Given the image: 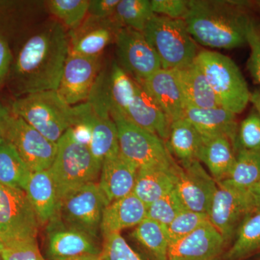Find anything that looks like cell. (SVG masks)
<instances>
[{
    "label": "cell",
    "mask_w": 260,
    "mask_h": 260,
    "mask_svg": "<svg viewBox=\"0 0 260 260\" xmlns=\"http://www.w3.org/2000/svg\"><path fill=\"white\" fill-rule=\"evenodd\" d=\"M68 55V32L59 21L48 23L32 35L13 66V83L19 95L57 90Z\"/></svg>",
    "instance_id": "6da1fadb"
},
{
    "label": "cell",
    "mask_w": 260,
    "mask_h": 260,
    "mask_svg": "<svg viewBox=\"0 0 260 260\" xmlns=\"http://www.w3.org/2000/svg\"><path fill=\"white\" fill-rule=\"evenodd\" d=\"M248 6L243 1L191 0L184 20L194 42L213 49H234L246 44Z\"/></svg>",
    "instance_id": "7a4b0ae2"
},
{
    "label": "cell",
    "mask_w": 260,
    "mask_h": 260,
    "mask_svg": "<svg viewBox=\"0 0 260 260\" xmlns=\"http://www.w3.org/2000/svg\"><path fill=\"white\" fill-rule=\"evenodd\" d=\"M11 113L22 118L47 139L57 143L74 121V108L56 90H45L18 98Z\"/></svg>",
    "instance_id": "3957f363"
},
{
    "label": "cell",
    "mask_w": 260,
    "mask_h": 260,
    "mask_svg": "<svg viewBox=\"0 0 260 260\" xmlns=\"http://www.w3.org/2000/svg\"><path fill=\"white\" fill-rule=\"evenodd\" d=\"M56 143V158L49 170L59 202L78 188L95 182L102 165L88 146L78 144L73 140L70 128Z\"/></svg>",
    "instance_id": "277c9868"
},
{
    "label": "cell",
    "mask_w": 260,
    "mask_h": 260,
    "mask_svg": "<svg viewBox=\"0 0 260 260\" xmlns=\"http://www.w3.org/2000/svg\"><path fill=\"white\" fill-rule=\"evenodd\" d=\"M162 69L177 70L196 60L198 47L184 20L154 15L143 30Z\"/></svg>",
    "instance_id": "5b68a950"
},
{
    "label": "cell",
    "mask_w": 260,
    "mask_h": 260,
    "mask_svg": "<svg viewBox=\"0 0 260 260\" xmlns=\"http://www.w3.org/2000/svg\"><path fill=\"white\" fill-rule=\"evenodd\" d=\"M196 61L208 80L220 107L241 114L250 102L251 92L239 67L217 51H200Z\"/></svg>",
    "instance_id": "8992f818"
},
{
    "label": "cell",
    "mask_w": 260,
    "mask_h": 260,
    "mask_svg": "<svg viewBox=\"0 0 260 260\" xmlns=\"http://www.w3.org/2000/svg\"><path fill=\"white\" fill-rule=\"evenodd\" d=\"M117 128L119 150L138 169L150 166H174L167 143L119 114H111Z\"/></svg>",
    "instance_id": "52a82bcc"
},
{
    "label": "cell",
    "mask_w": 260,
    "mask_h": 260,
    "mask_svg": "<svg viewBox=\"0 0 260 260\" xmlns=\"http://www.w3.org/2000/svg\"><path fill=\"white\" fill-rule=\"evenodd\" d=\"M39 224L26 193L0 184V239L5 247L35 242Z\"/></svg>",
    "instance_id": "ba28073f"
},
{
    "label": "cell",
    "mask_w": 260,
    "mask_h": 260,
    "mask_svg": "<svg viewBox=\"0 0 260 260\" xmlns=\"http://www.w3.org/2000/svg\"><path fill=\"white\" fill-rule=\"evenodd\" d=\"M135 90L136 80L114 61L99 72L87 102L99 115L125 116Z\"/></svg>",
    "instance_id": "9c48e42d"
},
{
    "label": "cell",
    "mask_w": 260,
    "mask_h": 260,
    "mask_svg": "<svg viewBox=\"0 0 260 260\" xmlns=\"http://www.w3.org/2000/svg\"><path fill=\"white\" fill-rule=\"evenodd\" d=\"M107 205L99 184L89 183L63 198L56 215L69 226L98 239L103 213Z\"/></svg>",
    "instance_id": "30bf717a"
},
{
    "label": "cell",
    "mask_w": 260,
    "mask_h": 260,
    "mask_svg": "<svg viewBox=\"0 0 260 260\" xmlns=\"http://www.w3.org/2000/svg\"><path fill=\"white\" fill-rule=\"evenodd\" d=\"M5 140L14 146L32 173L49 170L56 158L57 143L10 112L5 121Z\"/></svg>",
    "instance_id": "8fae6325"
},
{
    "label": "cell",
    "mask_w": 260,
    "mask_h": 260,
    "mask_svg": "<svg viewBox=\"0 0 260 260\" xmlns=\"http://www.w3.org/2000/svg\"><path fill=\"white\" fill-rule=\"evenodd\" d=\"M256 211L250 191L240 190L221 181L218 183L208 212V220L229 244L243 220Z\"/></svg>",
    "instance_id": "7c38bea8"
},
{
    "label": "cell",
    "mask_w": 260,
    "mask_h": 260,
    "mask_svg": "<svg viewBox=\"0 0 260 260\" xmlns=\"http://www.w3.org/2000/svg\"><path fill=\"white\" fill-rule=\"evenodd\" d=\"M116 53L119 66L138 81L146 79L161 69L156 51L143 32L130 28H121L115 37Z\"/></svg>",
    "instance_id": "4fadbf2b"
},
{
    "label": "cell",
    "mask_w": 260,
    "mask_h": 260,
    "mask_svg": "<svg viewBox=\"0 0 260 260\" xmlns=\"http://www.w3.org/2000/svg\"><path fill=\"white\" fill-rule=\"evenodd\" d=\"M101 66L100 56L69 54L56 91L72 107L86 102Z\"/></svg>",
    "instance_id": "5bb4252c"
},
{
    "label": "cell",
    "mask_w": 260,
    "mask_h": 260,
    "mask_svg": "<svg viewBox=\"0 0 260 260\" xmlns=\"http://www.w3.org/2000/svg\"><path fill=\"white\" fill-rule=\"evenodd\" d=\"M46 230L47 254L51 260H70L85 255H100L97 239L65 224L55 215Z\"/></svg>",
    "instance_id": "9a60e30c"
},
{
    "label": "cell",
    "mask_w": 260,
    "mask_h": 260,
    "mask_svg": "<svg viewBox=\"0 0 260 260\" xmlns=\"http://www.w3.org/2000/svg\"><path fill=\"white\" fill-rule=\"evenodd\" d=\"M218 184L199 160L181 165L176 192L186 209L208 215Z\"/></svg>",
    "instance_id": "2e32d148"
},
{
    "label": "cell",
    "mask_w": 260,
    "mask_h": 260,
    "mask_svg": "<svg viewBox=\"0 0 260 260\" xmlns=\"http://www.w3.org/2000/svg\"><path fill=\"white\" fill-rule=\"evenodd\" d=\"M227 245L223 236L208 221L170 244L168 260H218Z\"/></svg>",
    "instance_id": "e0dca14e"
},
{
    "label": "cell",
    "mask_w": 260,
    "mask_h": 260,
    "mask_svg": "<svg viewBox=\"0 0 260 260\" xmlns=\"http://www.w3.org/2000/svg\"><path fill=\"white\" fill-rule=\"evenodd\" d=\"M121 28L113 20L88 15L79 27L68 32L69 54L84 56H100L103 51L115 40Z\"/></svg>",
    "instance_id": "ac0fdd59"
},
{
    "label": "cell",
    "mask_w": 260,
    "mask_h": 260,
    "mask_svg": "<svg viewBox=\"0 0 260 260\" xmlns=\"http://www.w3.org/2000/svg\"><path fill=\"white\" fill-rule=\"evenodd\" d=\"M138 82L153 98L172 122L184 117L186 104L175 70L161 68L146 79Z\"/></svg>",
    "instance_id": "d6986e66"
},
{
    "label": "cell",
    "mask_w": 260,
    "mask_h": 260,
    "mask_svg": "<svg viewBox=\"0 0 260 260\" xmlns=\"http://www.w3.org/2000/svg\"><path fill=\"white\" fill-rule=\"evenodd\" d=\"M138 168L126 159L120 150L104 158L99 185L108 205L133 192Z\"/></svg>",
    "instance_id": "ffe728a7"
},
{
    "label": "cell",
    "mask_w": 260,
    "mask_h": 260,
    "mask_svg": "<svg viewBox=\"0 0 260 260\" xmlns=\"http://www.w3.org/2000/svg\"><path fill=\"white\" fill-rule=\"evenodd\" d=\"M124 117L137 126L158 135L167 143L172 121L143 85L137 80L135 96Z\"/></svg>",
    "instance_id": "44dd1931"
},
{
    "label": "cell",
    "mask_w": 260,
    "mask_h": 260,
    "mask_svg": "<svg viewBox=\"0 0 260 260\" xmlns=\"http://www.w3.org/2000/svg\"><path fill=\"white\" fill-rule=\"evenodd\" d=\"M184 119L189 121L203 137H226L237 152L239 124L237 114L221 107L199 109L186 107Z\"/></svg>",
    "instance_id": "7402d4cb"
},
{
    "label": "cell",
    "mask_w": 260,
    "mask_h": 260,
    "mask_svg": "<svg viewBox=\"0 0 260 260\" xmlns=\"http://www.w3.org/2000/svg\"><path fill=\"white\" fill-rule=\"evenodd\" d=\"M181 166H150L138 169L133 193L147 207L173 190Z\"/></svg>",
    "instance_id": "603a6c76"
},
{
    "label": "cell",
    "mask_w": 260,
    "mask_h": 260,
    "mask_svg": "<svg viewBox=\"0 0 260 260\" xmlns=\"http://www.w3.org/2000/svg\"><path fill=\"white\" fill-rule=\"evenodd\" d=\"M146 206L133 192L113 202L103 213L101 232L103 236L120 233L128 228L136 227L147 217Z\"/></svg>",
    "instance_id": "cb8c5ba5"
},
{
    "label": "cell",
    "mask_w": 260,
    "mask_h": 260,
    "mask_svg": "<svg viewBox=\"0 0 260 260\" xmlns=\"http://www.w3.org/2000/svg\"><path fill=\"white\" fill-rule=\"evenodd\" d=\"M203 137V136H202ZM232 141L225 136L203 137L198 160L209 169L217 184L229 177L237 155Z\"/></svg>",
    "instance_id": "d4e9b609"
},
{
    "label": "cell",
    "mask_w": 260,
    "mask_h": 260,
    "mask_svg": "<svg viewBox=\"0 0 260 260\" xmlns=\"http://www.w3.org/2000/svg\"><path fill=\"white\" fill-rule=\"evenodd\" d=\"M175 71L186 107L210 109L220 107L216 95L196 60Z\"/></svg>",
    "instance_id": "484cf974"
},
{
    "label": "cell",
    "mask_w": 260,
    "mask_h": 260,
    "mask_svg": "<svg viewBox=\"0 0 260 260\" xmlns=\"http://www.w3.org/2000/svg\"><path fill=\"white\" fill-rule=\"evenodd\" d=\"M25 192L35 210L39 223L47 224L56 215L59 205L49 170L31 173Z\"/></svg>",
    "instance_id": "4316f807"
},
{
    "label": "cell",
    "mask_w": 260,
    "mask_h": 260,
    "mask_svg": "<svg viewBox=\"0 0 260 260\" xmlns=\"http://www.w3.org/2000/svg\"><path fill=\"white\" fill-rule=\"evenodd\" d=\"M85 114L92 131L89 149L102 166L106 157L119 150L117 128L111 116L99 115L87 102Z\"/></svg>",
    "instance_id": "83f0119b"
},
{
    "label": "cell",
    "mask_w": 260,
    "mask_h": 260,
    "mask_svg": "<svg viewBox=\"0 0 260 260\" xmlns=\"http://www.w3.org/2000/svg\"><path fill=\"white\" fill-rule=\"evenodd\" d=\"M202 144L203 137L189 121L183 118L172 121L167 145L181 165L198 160Z\"/></svg>",
    "instance_id": "f1b7e54d"
},
{
    "label": "cell",
    "mask_w": 260,
    "mask_h": 260,
    "mask_svg": "<svg viewBox=\"0 0 260 260\" xmlns=\"http://www.w3.org/2000/svg\"><path fill=\"white\" fill-rule=\"evenodd\" d=\"M31 173L14 146L3 140L0 143V184L25 191Z\"/></svg>",
    "instance_id": "f546056e"
},
{
    "label": "cell",
    "mask_w": 260,
    "mask_h": 260,
    "mask_svg": "<svg viewBox=\"0 0 260 260\" xmlns=\"http://www.w3.org/2000/svg\"><path fill=\"white\" fill-rule=\"evenodd\" d=\"M236 239L224 254L225 260H243L260 251V211L250 214L238 229Z\"/></svg>",
    "instance_id": "4dcf8cb0"
},
{
    "label": "cell",
    "mask_w": 260,
    "mask_h": 260,
    "mask_svg": "<svg viewBox=\"0 0 260 260\" xmlns=\"http://www.w3.org/2000/svg\"><path fill=\"white\" fill-rule=\"evenodd\" d=\"M131 237L154 260H168L170 242L165 225L146 218L135 227Z\"/></svg>",
    "instance_id": "1f68e13d"
},
{
    "label": "cell",
    "mask_w": 260,
    "mask_h": 260,
    "mask_svg": "<svg viewBox=\"0 0 260 260\" xmlns=\"http://www.w3.org/2000/svg\"><path fill=\"white\" fill-rule=\"evenodd\" d=\"M260 179V151L239 148L229 177L223 182L240 190L250 191Z\"/></svg>",
    "instance_id": "d6a6232c"
},
{
    "label": "cell",
    "mask_w": 260,
    "mask_h": 260,
    "mask_svg": "<svg viewBox=\"0 0 260 260\" xmlns=\"http://www.w3.org/2000/svg\"><path fill=\"white\" fill-rule=\"evenodd\" d=\"M154 15L151 1L119 0L112 18L119 28L126 27L143 32Z\"/></svg>",
    "instance_id": "836d02e7"
},
{
    "label": "cell",
    "mask_w": 260,
    "mask_h": 260,
    "mask_svg": "<svg viewBox=\"0 0 260 260\" xmlns=\"http://www.w3.org/2000/svg\"><path fill=\"white\" fill-rule=\"evenodd\" d=\"M90 0H50L48 10L65 28L74 30L83 23L88 15Z\"/></svg>",
    "instance_id": "e575fe53"
},
{
    "label": "cell",
    "mask_w": 260,
    "mask_h": 260,
    "mask_svg": "<svg viewBox=\"0 0 260 260\" xmlns=\"http://www.w3.org/2000/svg\"><path fill=\"white\" fill-rule=\"evenodd\" d=\"M184 210L186 208L174 189L149 205L146 218L167 226Z\"/></svg>",
    "instance_id": "d590c367"
},
{
    "label": "cell",
    "mask_w": 260,
    "mask_h": 260,
    "mask_svg": "<svg viewBox=\"0 0 260 260\" xmlns=\"http://www.w3.org/2000/svg\"><path fill=\"white\" fill-rule=\"evenodd\" d=\"M208 221L207 214L197 213L187 209L183 210L167 226L170 244L187 237Z\"/></svg>",
    "instance_id": "8d00e7d4"
},
{
    "label": "cell",
    "mask_w": 260,
    "mask_h": 260,
    "mask_svg": "<svg viewBox=\"0 0 260 260\" xmlns=\"http://www.w3.org/2000/svg\"><path fill=\"white\" fill-rule=\"evenodd\" d=\"M104 239L100 254L102 260H143L130 247L120 233L107 234Z\"/></svg>",
    "instance_id": "74e56055"
},
{
    "label": "cell",
    "mask_w": 260,
    "mask_h": 260,
    "mask_svg": "<svg viewBox=\"0 0 260 260\" xmlns=\"http://www.w3.org/2000/svg\"><path fill=\"white\" fill-rule=\"evenodd\" d=\"M237 145V150L260 151V116L257 112H251L239 126Z\"/></svg>",
    "instance_id": "f35d334b"
},
{
    "label": "cell",
    "mask_w": 260,
    "mask_h": 260,
    "mask_svg": "<svg viewBox=\"0 0 260 260\" xmlns=\"http://www.w3.org/2000/svg\"><path fill=\"white\" fill-rule=\"evenodd\" d=\"M246 44L250 48L248 69L260 85V20L251 18L246 30Z\"/></svg>",
    "instance_id": "ab89813d"
},
{
    "label": "cell",
    "mask_w": 260,
    "mask_h": 260,
    "mask_svg": "<svg viewBox=\"0 0 260 260\" xmlns=\"http://www.w3.org/2000/svg\"><path fill=\"white\" fill-rule=\"evenodd\" d=\"M154 14L172 19L184 20L189 10L186 0H151Z\"/></svg>",
    "instance_id": "60d3db41"
},
{
    "label": "cell",
    "mask_w": 260,
    "mask_h": 260,
    "mask_svg": "<svg viewBox=\"0 0 260 260\" xmlns=\"http://www.w3.org/2000/svg\"><path fill=\"white\" fill-rule=\"evenodd\" d=\"M2 256L3 260H46L39 251L37 241L5 247Z\"/></svg>",
    "instance_id": "b9f144b4"
},
{
    "label": "cell",
    "mask_w": 260,
    "mask_h": 260,
    "mask_svg": "<svg viewBox=\"0 0 260 260\" xmlns=\"http://www.w3.org/2000/svg\"><path fill=\"white\" fill-rule=\"evenodd\" d=\"M119 3V0H90L88 15L98 18H111Z\"/></svg>",
    "instance_id": "7bdbcfd3"
},
{
    "label": "cell",
    "mask_w": 260,
    "mask_h": 260,
    "mask_svg": "<svg viewBox=\"0 0 260 260\" xmlns=\"http://www.w3.org/2000/svg\"><path fill=\"white\" fill-rule=\"evenodd\" d=\"M13 56L9 44L3 36L0 35V84L10 71Z\"/></svg>",
    "instance_id": "ee69618b"
},
{
    "label": "cell",
    "mask_w": 260,
    "mask_h": 260,
    "mask_svg": "<svg viewBox=\"0 0 260 260\" xmlns=\"http://www.w3.org/2000/svg\"><path fill=\"white\" fill-rule=\"evenodd\" d=\"M9 114V110L0 104V143L5 140V121Z\"/></svg>",
    "instance_id": "f6af8a7d"
},
{
    "label": "cell",
    "mask_w": 260,
    "mask_h": 260,
    "mask_svg": "<svg viewBox=\"0 0 260 260\" xmlns=\"http://www.w3.org/2000/svg\"><path fill=\"white\" fill-rule=\"evenodd\" d=\"M250 193L254 199L256 211H260V179L257 184L251 189Z\"/></svg>",
    "instance_id": "bcb514c9"
},
{
    "label": "cell",
    "mask_w": 260,
    "mask_h": 260,
    "mask_svg": "<svg viewBox=\"0 0 260 260\" xmlns=\"http://www.w3.org/2000/svg\"><path fill=\"white\" fill-rule=\"evenodd\" d=\"M250 102L252 103L255 107L256 112L260 116V89H256L252 93H251Z\"/></svg>",
    "instance_id": "7dc6e473"
},
{
    "label": "cell",
    "mask_w": 260,
    "mask_h": 260,
    "mask_svg": "<svg viewBox=\"0 0 260 260\" xmlns=\"http://www.w3.org/2000/svg\"><path fill=\"white\" fill-rule=\"evenodd\" d=\"M70 260H102L100 255H85Z\"/></svg>",
    "instance_id": "c3c4849f"
},
{
    "label": "cell",
    "mask_w": 260,
    "mask_h": 260,
    "mask_svg": "<svg viewBox=\"0 0 260 260\" xmlns=\"http://www.w3.org/2000/svg\"><path fill=\"white\" fill-rule=\"evenodd\" d=\"M4 249H5L4 244H3V242H2L1 239H0V253H2V251L4 250Z\"/></svg>",
    "instance_id": "681fc988"
},
{
    "label": "cell",
    "mask_w": 260,
    "mask_h": 260,
    "mask_svg": "<svg viewBox=\"0 0 260 260\" xmlns=\"http://www.w3.org/2000/svg\"><path fill=\"white\" fill-rule=\"evenodd\" d=\"M0 260H3V256H2V253H0Z\"/></svg>",
    "instance_id": "f907efd6"
}]
</instances>
